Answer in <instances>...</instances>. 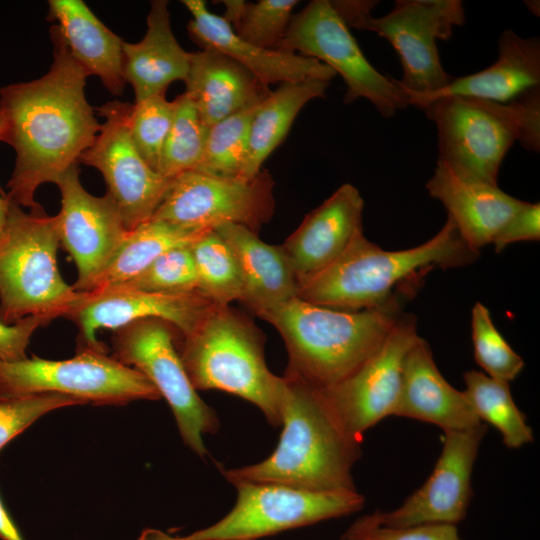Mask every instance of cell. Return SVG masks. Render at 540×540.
Wrapping results in <instances>:
<instances>
[{
    "mask_svg": "<svg viewBox=\"0 0 540 540\" xmlns=\"http://www.w3.org/2000/svg\"><path fill=\"white\" fill-rule=\"evenodd\" d=\"M53 62L38 79L0 89L1 138L16 152L7 183L9 201L32 209L36 190L56 184L93 144L100 125L89 104V76L71 57L56 25L50 28Z\"/></svg>",
    "mask_w": 540,
    "mask_h": 540,
    "instance_id": "obj_1",
    "label": "cell"
},
{
    "mask_svg": "<svg viewBox=\"0 0 540 540\" xmlns=\"http://www.w3.org/2000/svg\"><path fill=\"white\" fill-rule=\"evenodd\" d=\"M282 433L265 460L236 469L221 468L236 482L273 483L327 491L356 489L352 468L361 457V441L351 436L330 408L322 389L285 371Z\"/></svg>",
    "mask_w": 540,
    "mask_h": 540,
    "instance_id": "obj_2",
    "label": "cell"
},
{
    "mask_svg": "<svg viewBox=\"0 0 540 540\" xmlns=\"http://www.w3.org/2000/svg\"><path fill=\"white\" fill-rule=\"evenodd\" d=\"M479 254L448 217L433 237L403 250L382 249L361 234L338 260L299 284L296 298L339 310L376 308L418 288L429 271L469 265Z\"/></svg>",
    "mask_w": 540,
    "mask_h": 540,
    "instance_id": "obj_3",
    "label": "cell"
},
{
    "mask_svg": "<svg viewBox=\"0 0 540 540\" xmlns=\"http://www.w3.org/2000/svg\"><path fill=\"white\" fill-rule=\"evenodd\" d=\"M417 288L382 306L358 311L314 305L294 298L257 316L282 336L290 371L319 388L357 370L382 344Z\"/></svg>",
    "mask_w": 540,
    "mask_h": 540,
    "instance_id": "obj_4",
    "label": "cell"
},
{
    "mask_svg": "<svg viewBox=\"0 0 540 540\" xmlns=\"http://www.w3.org/2000/svg\"><path fill=\"white\" fill-rule=\"evenodd\" d=\"M177 348L196 391L234 394L281 425L284 380L268 369L263 334L247 316L215 305Z\"/></svg>",
    "mask_w": 540,
    "mask_h": 540,
    "instance_id": "obj_5",
    "label": "cell"
},
{
    "mask_svg": "<svg viewBox=\"0 0 540 540\" xmlns=\"http://www.w3.org/2000/svg\"><path fill=\"white\" fill-rule=\"evenodd\" d=\"M60 246L56 216L38 204L29 209L10 204L0 237V321L12 325L27 317L48 323L70 313L79 292L57 266Z\"/></svg>",
    "mask_w": 540,
    "mask_h": 540,
    "instance_id": "obj_6",
    "label": "cell"
},
{
    "mask_svg": "<svg viewBox=\"0 0 540 540\" xmlns=\"http://www.w3.org/2000/svg\"><path fill=\"white\" fill-rule=\"evenodd\" d=\"M349 28L372 31L387 39L397 52L403 76L396 80L404 92L428 94L453 79L443 68L437 40H447L465 22L459 0H397L382 17H373L376 1H331Z\"/></svg>",
    "mask_w": 540,
    "mask_h": 540,
    "instance_id": "obj_7",
    "label": "cell"
},
{
    "mask_svg": "<svg viewBox=\"0 0 540 540\" xmlns=\"http://www.w3.org/2000/svg\"><path fill=\"white\" fill-rule=\"evenodd\" d=\"M237 499L215 524L182 537L146 529L147 540H256L261 537L347 516L361 510L356 489L314 491L273 483L236 482Z\"/></svg>",
    "mask_w": 540,
    "mask_h": 540,
    "instance_id": "obj_8",
    "label": "cell"
},
{
    "mask_svg": "<svg viewBox=\"0 0 540 540\" xmlns=\"http://www.w3.org/2000/svg\"><path fill=\"white\" fill-rule=\"evenodd\" d=\"M41 393H60L98 406L161 398L142 373L107 350L80 348L74 357L58 361L35 355L14 362L0 360V400Z\"/></svg>",
    "mask_w": 540,
    "mask_h": 540,
    "instance_id": "obj_9",
    "label": "cell"
},
{
    "mask_svg": "<svg viewBox=\"0 0 540 540\" xmlns=\"http://www.w3.org/2000/svg\"><path fill=\"white\" fill-rule=\"evenodd\" d=\"M420 109L437 127V161L462 177L498 185L501 163L519 139L521 116L513 100L445 96Z\"/></svg>",
    "mask_w": 540,
    "mask_h": 540,
    "instance_id": "obj_10",
    "label": "cell"
},
{
    "mask_svg": "<svg viewBox=\"0 0 540 540\" xmlns=\"http://www.w3.org/2000/svg\"><path fill=\"white\" fill-rule=\"evenodd\" d=\"M171 324L159 318L133 321L112 336L113 357L142 373L169 404L184 443L203 457V435L215 433V411L197 394L182 363Z\"/></svg>",
    "mask_w": 540,
    "mask_h": 540,
    "instance_id": "obj_11",
    "label": "cell"
},
{
    "mask_svg": "<svg viewBox=\"0 0 540 540\" xmlns=\"http://www.w3.org/2000/svg\"><path fill=\"white\" fill-rule=\"evenodd\" d=\"M275 50L298 51L330 67L346 85L345 103L365 98L387 118L408 106L395 78L383 75L370 64L329 0H313L292 15Z\"/></svg>",
    "mask_w": 540,
    "mask_h": 540,
    "instance_id": "obj_12",
    "label": "cell"
},
{
    "mask_svg": "<svg viewBox=\"0 0 540 540\" xmlns=\"http://www.w3.org/2000/svg\"><path fill=\"white\" fill-rule=\"evenodd\" d=\"M273 186L263 169L250 179L187 171L171 179L152 219L194 230L237 224L258 233L274 212Z\"/></svg>",
    "mask_w": 540,
    "mask_h": 540,
    "instance_id": "obj_13",
    "label": "cell"
},
{
    "mask_svg": "<svg viewBox=\"0 0 540 540\" xmlns=\"http://www.w3.org/2000/svg\"><path fill=\"white\" fill-rule=\"evenodd\" d=\"M132 104L113 100L97 108L104 122L80 162L97 169L125 228L132 231L152 219L170 179L154 171L136 149L129 132Z\"/></svg>",
    "mask_w": 540,
    "mask_h": 540,
    "instance_id": "obj_14",
    "label": "cell"
},
{
    "mask_svg": "<svg viewBox=\"0 0 540 540\" xmlns=\"http://www.w3.org/2000/svg\"><path fill=\"white\" fill-rule=\"evenodd\" d=\"M419 337L416 317L403 312L380 347L357 370L321 388L330 408L355 439L362 442L366 430L394 416L404 359Z\"/></svg>",
    "mask_w": 540,
    "mask_h": 540,
    "instance_id": "obj_15",
    "label": "cell"
},
{
    "mask_svg": "<svg viewBox=\"0 0 540 540\" xmlns=\"http://www.w3.org/2000/svg\"><path fill=\"white\" fill-rule=\"evenodd\" d=\"M61 208L56 216L60 245L77 268L72 285L77 292L91 291L129 231L109 195H91L82 186L79 166L70 167L57 181Z\"/></svg>",
    "mask_w": 540,
    "mask_h": 540,
    "instance_id": "obj_16",
    "label": "cell"
},
{
    "mask_svg": "<svg viewBox=\"0 0 540 540\" xmlns=\"http://www.w3.org/2000/svg\"><path fill=\"white\" fill-rule=\"evenodd\" d=\"M487 426L444 431L443 447L425 483L391 511L376 510V521L388 527L442 523L457 525L473 497L471 476Z\"/></svg>",
    "mask_w": 540,
    "mask_h": 540,
    "instance_id": "obj_17",
    "label": "cell"
},
{
    "mask_svg": "<svg viewBox=\"0 0 540 540\" xmlns=\"http://www.w3.org/2000/svg\"><path fill=\"white\" fill-rule=\"evenodd\" d=\"M215 305L198 292L158 293L117 285L79 292L66 318L78 327L77 349L106 350L96 338L99 329L115 331L136 320L159 318L186 336Z\"/></svg>",
    "mask_w": 540,
    "mask_h": 540,
    "instance_id": "obj_18",
    "label": "cell"
},
{
    "mask_svg": "<svg viewBox=\"0 0 540 540\" xmlns=\"http://www.w3.org/2000/svg\"><path fill=\"white\" fill-rule=\"evenodd\" d=\"M363 208L358 189L346 183L305 216L282 244L298 285L333 264L363 234Z\"/></svg>",
    "mask_w": 540,
    "mask_h": 540,
    "instance_id": "obj_19",
    "label": "cell"
},
{
    "mask_svg": "<svg viewBox=\"0 0 540 540\" xmlns=\"http://www.w3.org/2000/svg\"><path fill=\"white\" fill-rule=\"evenodd\" d=\"M182 4L192 15L187 29L193 41L202 49L234 59L266 86L307 79L330 81L336 76L335 71L314 58L261 48L242 39L223 16L210 12L202 0H183Z\"/></svg>",
    "mask_w": 540,
    "mask_h": 540,
    "instance_id": "obj_20",
    "label": "cell"
},
{
    "mask_svg": "<svg viewBox=\"0 0 540 540\" xmlns=\"http://www.w3.org/2000/svg\"><path fill=\"white\" fill-rule=\"evenodd\" d=\"M425 187L431 197L443 204L464 242L478 252L492 244L525 203L498 185L462 177L440 161Z\"/></svg>",
    "mask_w": 540,
    "mask_h": 540,
    "instance_id": "obj_21",
    "label": "cell"
},
{
    "mask_svg": "<svg viewBox=\"0 0 540 540\" xmlns=\"http://www.w3.org/2000/svg\"><path fill=\"white\" fill-rule=\"evenodd\" d=\"M394 416L434 424L443 431L468 429L482 423L465 392L454 388L438 370L429 344L421 337L404 359Z\"/></svg>",
    "mask_w": 540,
    "mask_h": 540,
    "instance_id": "obj_22",
    "label": "cell"
},
{
    "mask_svg": "<svg viewBox=\"0 0 540 540\" xmlns=\"http://www.w3.org/2000/svg\"><path fill=\"white\" fill-rule=\"evenodd\" d=\"M539 84V38H524L507 29L498 39V58L491 66L471 75L453 78L447 86L432 93L402 92L408 105L420 109L425 104L445 96L507 103Z\"/></svg>",
    "mask_w": 540,
    "mask_h": 540,
    "instance_id": "obj_23",
    "label": "cell"
},
{
    "mask_svg": "<svg viewBox=\"0 0 540 540\" xmlns=\"http://www.w3.org/2000/svg\"><path fill=\"white\" fill-rule=\"evenodd\" d=\"M185 93L206 127L259 105L271 93L247 68L210 49L192 53Z\"/></svg>",
    "mask_w": 540,
    "mask_h": 540,
    "instance_id": "obj_24",
    "label": "cell"
},
{
    "mask_svg": "<svg viewBox=\"0 0 540 540\" xmlns=\"http://www.w3.org/2000/svg\"><path fill=\"white\" fill-rule=\"evenodd\" d=\"M146 22L141 41L122 45L124 78L134 90L135 102L166 94L172 82L185 81L192 56L172 32L166 0L151 1Z\"/></svg>",
    "mask_w": 540,
    "mask_h": 540,
    "instance_id": "obj_25",
    "label": "cell"
},
{
    "mask_svg": "<svg viewBox=\"0 0 540 540\" xmlns=\"http://www.w3.org/2000/svg\"><path fill=\"white\" fill-rule=\"evenodd\" d=\"M214 230L232 249L242 278L241 302L256 315L296 298L298 282L282 245H271L237 224Z\"/></svg>",
    "mask_w": 540,
    "mask_h": 540,
    "instance_id": "obj_26",
    "label": "cell"
},
{
    "mask_svg": "<svg viewBox=\"0 0 540 540\" xmlns=\"http://www.w3.org/2000/svg\"><path fill=\"white\" fill-rule=\"evenodd\" d=\"M48 3V19L58 22L56 27L71 57L89 76H97L112 95H122L126 86L123 40L82 0H50Z\"/></svg>",
    "mask_w": 540,
    "mask_h": 540,
    "instance_id": "obj_27",
    "label": "cell"
},
{
    "mask_svg": "<svg viewBox=\"0 0 540 540\" xmlns=\"http://www.w3.org/2000/svg\"><path fill=\"white\" fill-rule=\"evenodd\" d=\"M330 81L307 79L281 83L256 108L249 132L248 153L240 178L250 179L287 136L306 103L323 98Z\"/></svg>",
    "mask_w": 540,
    "mask_h": 540,
    "instance_id": "obj_28",
    "label": "cell"
},
{
    "mask_svg": "<svg viewBox=\"0 0 540 540\" xmlns=\"http://www.w3.org/2000/svg\"><path fill=\"white\" fill-rule=\"evenodd\" d=\"M207 230L149 220L129 231L123 244L91 291L130 281L169 249L192 244ZM90 292V291H89Z\"/></svg>",
    "mask_w": 540,
    "mask_h": 540,
    "instance_id": "obj_29",
    "label": "cell"
},
{
    "mask_svg": "<svg viewBox=\"0 0 540 540\" xmlns=\"http://www.w3.org/2000/svg\"><path fill=\"white\" fill-rule=\"evenodd\" d=\"M463 379L464 392L475 414L482 423H489L500 432L507 448L518 449L534 440L533 430L516 405L509 383L476 370L465 372Z\"/></svg>",
    "mask_w": 540,
    "mask_h": 540,
    "instance_id": "obj_30",
    "label": "cell"
},
{
    "mask_svg": "<svg viewBox=\"0 0 540 540\" xmlns=\"http://www.w3.org/2000/svg\"><path fill=\"white\" fill-rule=\"evenodd\" d=\"M190 249L197 273V292L221 306L242 300L243 283L235 255L214 230L205 231Z\"/></svg>",
    "mask_w": 540,
    "mask_h": 540,
    "instance_id": "obj_31",
    "label": "cell"
},
{
    "mask_svg": "<svg viewBox=\"0 0 540 540\" xmlns=\"http://www.w3.org/2000/svg\"><path fill=\"white\" fill-rule=\"evenodd\" d=\"M174 101V116L158 169L160 175L170 180L196 169L208 133V127L202 122L194 102L185 92Z\"/></svg>",
    "mask_w": 540,
    "mask_h": 540,
    "instance_id": "obj_32",
    "label": "cell"
},
{
    "mask_svg": "<svg viewBox=\"0 0 540 540\" xmlns=\"http://www.w3.org/2000/svg\"><path fill=\"white\" fill-rule=\"evenodd\" d=\"M257 106L233 114L208 128L201 161L193 171L223 178L240 176Z\"/></svg>",
    "mask_w": 540,
    "mask_h": 540,
    "instance_id": "obj_33",
    "label": "cell"
},
{
    "mask_svg": "<svg viewBox=\"0 0 540 540\" xmlns=\"http://www.w3.org/2000/svg\"><path fill=\"white\" fill-rule=\"evenodd\" d=\"M223 18L242 39L265 49L277 47L284 37L297 0L222 1Z\"/></svg>",
    "mask_w": 540,
    "mask_h": 540,
    "instance_id": "obj_34",
    "label": "cell"
},
{
    "mask_svg": "<svg viewBox=\"0 0 540 540\" xmlns=\"http://www.w3.org/2000/svg\"><path fill=\"white\" fill-rule=\"evenodd\" d=\"M474 358L487 376L510 383L523 370L524 361L496 328L489 309L476 302L471 310Z\"/></svg>",
    "mask_w": 540,
    "mask_h": 540,
    "instance_id": "obj_35",
    "label": "cell"
},
{
    "mask_svg": "<svg viewBox=\"0 0 540 540\" xmlns=\"http://www.w3.org/2000/svg\"><path fill=\"white\" fill-rule=\"evenodd\" d=\"M174 110L175 101H168L166 94L150 96L135 102L131 107V139L142 158L157 173Z\"/></svg>",
    "mask_w": 540,
    "mask_h": 540,
    "instance_id": "obj_36",
    "label": "cell"
},
{
    "mask_svg": "<svg viewBox=\"0 0 540 540\" xmlns=\"http://www.w3.org/2000/svg\"><path fill=\"white\" fill-rule=\"evenodd\" d=\"M190 245L167 250L140 274L121 285L147 292H197V273Z\"/></svg>",
    "mask_w": 540,
    "mask_h": 540,
    "instance_id": "obj_37",
    "label": "cell"
},
{
    "mask_svg": "<svg viewBox=\"0 0 540 540\" xmlns=\"http://www.w3.org/2000/svg\"><path fill=\"white\" fill-rule=\"evenodd\" d=\"M84 404L78 398L60 393H41L0 400V451L44 414L59 408Z\"/></svg>",
    "mask_w": 540,
    "mask_h": 540,
    "instance_id": "obj_38",
    "label": "cell"
},
{
    "mask_svg": "<svg viewBox=\"0 0 540 540\" xmlns=\"http://www.w3.org/2000/svg\"><path fill=\"white\" fill-rule=\"evenodd\" d=\"M340 540H461L457 526L431 523L406 527L379 524L372 513L355 520Z\"/></svg>",
    "mask_w": 540,
    "mask_h": 540,
    "instance_id": "obj_39",
    "label": "cell"
},
{
    "mask_svg": "<svg viewBox=\"0 0 540 540\" xmlns=\"http://www.w3.org/2000/svg\"><path fill=\"white\" fill-rule=\"evenodd\" d=\"M540 239V204L525 202L506 222L494 238L492 245L499 253L508 245Z\"/></svg>",
    "mask_w": 540,
    "mask_h": 540,
    "instance_id": "obj_40",
    "label": "cell"
},
{
    "mask_svg": "<svg viewBox=\"0 0 540 540\" xmlns=\"http://www.w3.org/2000/svg\"><path fill=\"white\" fill-rule=\"evenodd\" d=\"M47 324L40 317H27L12 325L0 321V360L14 362L27 358L26 350L33 333Z\"/></svg>",
    "mask_w": 540,
    "mask_h": 540,
    "instance_id": "obj_41",
    "label": "cell"
},
{
    "mask_svg": "<svg viewBox=\"0 0 540 540\" xmlns=\"http://www.w3.org/2000/svg\"><path fill=\"white\" fill-rule=\"evenodd\" d=\"M521 116L518 141L529 151L540 150V89L530 88L514 99Z\"/></svg>",
    "mask_w": 540,
    "mask_h": 540,
    "instance_id": "obj_42",
    "label": "cell"
},
{
    "mask_svg": "<svg viewBox=\"0 0 540 540\" xmlns=\"http://www.w3.org/2000/svg\"><path fill=\"white\" fill-rule=\"evenodd\" d=\"M0 538L3 540H23L19 530L9 516L0 498Z\"/></svg>",
    "mask_w": 540,
    "mask_h": 540,
    "instance_id": "obj_43",
    "label": "cell"
},
{
    "mask_svg": "<svg viewBox=\"0 0 540 540\" xmlns=\"http://www.w3.org/2000/svg\"><path fill=\"white\" fill-rule=\"evenodd\" d=\"M11 202L0 189V237L5 229Z\"/></svg>",
    "mask_w": 540,
    "mask_h": 540,
    "instance_id": "obj_44",
    "label": "cell"
},
{
    "mask_svg": "<svg viewBox=\"0 0 540 540\" xmlns=\"http://www.w3.org/2000/svg\"><path fill=\"white\" fill-rule=\"evenodd\" d=\"M525 3L528 11L539 16V1H525Z\"/></svg>",
    "mask_w": 540,
    "mask_h": 540,
    "instance_id": "obj_45",
    "label": "cell"
},
{
    "mask_svg": "<svg viewBox=\"0 0 540 540\" xmlns=\"http://www.w3.org/2000/svg\"><path fill=\"white\" fill-rule=\"evenodd\" d=\"M137 540H147L146 529L142 531L141 535L139 536Z\"/></svg>",
    "mask_w": 540,
    "mask_h": 540,
    "instance_id": "obj_46",
    "label": "cell"
},
{
    "mask_svg": "<svg viewBox=\"0 0 540 540\" xmlns=\"http://www.w3.org/2000/svg\"><path fill=\"white\" fill-rule=\"evenodd\" d=\"M1 127H2V122H1V118H0V138H1Z\"/></svg>",
    "mask_w": 540,
    "mask_h": 540,
    "instance_id": "obj_47",
    "label": "cell"
}]
</instances>
